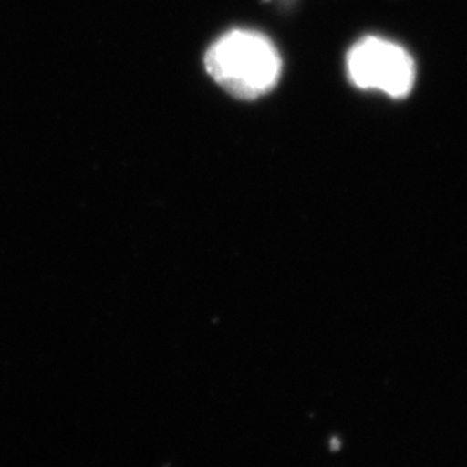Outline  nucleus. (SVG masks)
<instances>
[{"label": "nucleus", "mask_w": 467, "mask_h": 467, "mask_svg": "<svg viewBox=\"0 0 467 467\" xmlns=\"http://www.w3.org/2000/svg\"><path fill=\"white\" fill-rule=\"evenodd\" d=\"M348 75L358 88L405 98L416 82V65L400 46L379 36H368L350 50Z\"/></svg>", "instance_id": "nucleus-2"}, {"label": "nucleus", "mask_w": 467, "mask_h": 467, "mask_svg": "<svg viewBox=\"0 0 467 467\" xmlns=\"http://www.w3.org/2000/svg\"><path fill=\"white\" fill-rule=\"evenodd\" d=\"M204 65L229 94L254 99L274 88L281 75V57L265 35L234 30L210 47Z\"/></svg>", "instance_id": "nucleus-1"}]
</instances>
